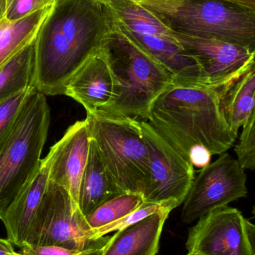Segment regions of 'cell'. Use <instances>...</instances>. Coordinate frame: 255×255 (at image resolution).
<instances>
[{
  "label": "cell",
  "instance_id": "obj_33",
  "mask_svg": "<svg viewBox=\"0 0 255 255\" xmlns=\"http://www.w3.org/2000/svg\"><path fill=\"white\" fill-rule=\"evenodd\" d=\"M15 255H22L21 254V253H16V254H15Z\"/></svg>",
  "mask_w": 255,
  "mask_h": 255
},
{
  "label": "cell",
  "instance_id": "obj_4",
  "mask_svg": "<svg viewBox=\"0 0 255 255\" xmlns=\"http://www.w3.org/2000/svg\"><path fill=\"white\" fill-rule=\"evenodd\" d=\"M140 4L176 32L255 50V10L223 0H149Z\"/></svg>",
  "mask_w": 255,
  "mask_h": 255
},
{
  "label": "cell",
  "instance_id": "obj_31",
  "mask_svg": "<svg viewBox=\"0 0 255 255\" xmlns=\"http://www.w3.org/2000/svg\"><path fill=\"white\" fill-rule=\"evenodd\" d=\"M96 1H100V2H101V1H103V0H96ZM130 1H136V2L141 3L143 2V1H149V0H130Z\"/></svg>",
  "mask_w": 255,
  "mask_h": 255
},
{
  "label": "cell",
  "instance_id": "obj_27",
  "mask_svg": "<svg viewBox=\"0 0 255 255\" xmlns=\"http://www.w3.org/2000/svg\"><path fill=\"white\" fill-rule=\"evenodd\" d=\"M20 250L19 253L22 255H79L85 251L70 250L55 245H25Z\"/></svg>",
  "mask_w": 255,
  "mask_h": 255
},
{
  "label": "cell",
  "instance_id": "obj_11",
  "mask_svg": "<svg viewBox=\"0 0 255 255\" xmlns=\"http://www.w3.org/2000/svg\"><path fill=\"white\" fill-rule=\"evenodd\" d=\"M175 38L197 61L207 88L220 89L255 65V50L238 43L176 31Z\"/></svg>",
  "mask_w": 255,
  "mask_h": 255
},
{
  "label": "cell",
  "instance_id": "obj_19",
  "mask_svg": "<svg viewBox=\"0 0 255 255\" xmlns=\"http://www.w3.org/2000/svg\"><path fill=\"white\" fill-rule=\"evenodd\" d=\"M119 194L112 184L94 139H90L89 154L79 192V208L86 217L97 207Z\"/></svg>",
  "mask_w": 255,
  "mask_h": 255
},
{
  "label": "cell",
  "instance_id": "obj_17",
  "mask_svg": "<svg viewBox=\"0 0 255 255\" xmlns=\"http://www.w3.org/2000/svg\"><path fill=\"white\" fill-rule=\"evenodd\" d=\"M101 2L107 7L114 22L126 31L177 40L175 31L140 3L130 0H103Z\"/></svg>",
  "mask_w": 255,
  "mask_h": 255
},
{
  "label": "cell",
  "instance_id": "obj_5",
  "mask_svg": "<svg viewBox=\"0 0 255 255\" xmlns=\"http://www.w3.org/2000/svg\"><path fill=\"white\" fill-rule=\"evenodd\" d=\"M90 136L119 194H143L151 177L149 151L140 121L127 117L87 114Z\"/></svg>",
  "mask_w": 255,
  "mask_h": 255
},
{
  "label": "cell",
  "instance_id": "obj_25",
  "mask_svg": "<svg viewBox=\"0 0 255 255\" xmlns=\"http://www.w3.org/2000/svg\"><path fill=\"white\" fill-rule=\"evenodd\" d=\"M57 0H0V19L16 20L55 4Z\"/></svg>",
  "mask_w": 255,
  "mask_h": 255
},
{
  "label": "cell",
  "instance_id": "obj_28",
  "mask_svg": "<svg viewBox=\"0 0 255 255\" xmlns=\"http://www.w3.org/2000/svg\"><path fill=\"white\" fill-rule=\"evenodd\" d=\"M13 245L7 239L0 238V255H15Z\"/></svg>",
  "mask_w": 255,
  "mask_h": 255
},
{
  "label": "cell",
  "instance_id": "obj_7",
  "mask_svg": "<svg viewBox=\"0 0 255 255\" xmlns=\"http://www.w3.org/2000/svg\"><path fill=\"white\" fill-rule=\"evenodd\" d=\"M89 231L85 217L68 191L49 181L25 245H55L82 251L101 248L110 238L91 240Z\"/></svg>",
  "mask_w": 255,
  "mask_h": 255
},
{
  "label": "cell",
  "instance_id": "obj_21",
  "mask_svg": "<svg viewBox=\"0 0 255 255\" xmlns=\"http://www.w3.org/2000/svg\"><path fill=\"white\" fill-rule=\"evenodd\" d=\"M34 41L0 67V103L34 87Z\"/></svg>",
  "mask_w": 255,
  "mask_h": 255
},
{
  "label": "cell",
  "instance_id": "obj_23",
  "mask_svg": "<svg viewBox=\"0 0 255 255\" xmlns=\"http://www.w3.org/2000/svg\"><path fill=\"white\" fill-rule=\"evenodd\" d=\"M163 210L173 211L172 208L166 206V205L144 202L137 209L135 210L133 212L123 218L120 219L111 224L107 225V226L100 228V229L89 231L88 236H89L90 239L94 240V241L100 239L111 232H118L121 229H125V228L129 227V226L141 221L143 219L146 218L148 216L152 215V214L159 212V211H163Z\"/></svg>",
  "mask_w": 255,
  "mask_h": 255
},
{
  "label": "cell",
  "instance_id": "obj_16",
  "mask_svg": "<svg viewBox=\"0 0 255 255\" xmlns=\"http://www.w3.org/2000/svg\"><path fill=\"white\" fill-rule=\"evenodd\" d=\"M130 34L164 66L172 74L175 85L205 87L199 64L178 40Z\"/></svg>",
  "mask_w": 255,
  "mask_h": 255
},
{
  "label": "cell",
  "instance_id": "obj_2",
  "mask_svg": "<svg viewBox=\"0 0 255 255\" xmlns=\"http://www.w3.org/2000/svg\"><path fill=\"white\" fill-rule=\"evenodd\" d=\"M147 122L188 160L197 147L220 155L238 137L223 115L218 90L207 87L172 85L156 100Z\"/></svg>",
  "mask_w": 255,
  "mask_h": 255
},
{
  "label": "cell",
  "instance_id": "obj_14",
  "mask_svg": "<svg viewBox=\"0 0 255 255\" xmlns=\"http://www.w3.org/2000/svg\"><path fill=\"white\" fill-rule=\"evenodd\" d=\"M50 152L40 160L38 167L26 181L11 203L0 215L7 239L15 247L25 246L34 216L49 184Z\"/></svg>",
  "mask_w": 255,
  "mask_h": 255
},
{
  "label": "cell",
  "instance_id": "obj_6",
  "mask_svg": "<svg viewBox=\"0 0 255 255\" xmlns=\"http://www.w3.org/2000/svg\"><path fill=\"white\" fill-rule=\"evenodd\" d=\"M49 124L46 95L32 88L0 148V215L38 167Z\"/></svg>",
  "mask_w": 255,
  "mask_h": 255
},
{
  "label": "cell",
  "instance_id": "obj_32",
  "mask_svg": "<svg viewBox=\"0 0 255 255\" xmlns=\"http://www.w3.org/2000/svg\"><path fill=\"white\" fill-rule=\"evenodd\" d=\"M187 255H200L198 254H194V253H188Z\"/></svg>",
  "mask_w": 255,
  "mask_h": 255
},
{
  "label": "cell",
  "instance_id": "obj_30",
  "mask_svg": "<svg viewBox=\"0 0 255 255\" xmlns=\"http://www.w3.org/2000/svg\"><path fill=\"white\" fill-rule=\"evenodd\" d=\"M103 247L85 250V251L82 252V253L79 255H102L103 253Z\"/></svg>",
  "mask_w": 255,
  "mask_h": 255
},
{
  "label": "cell",
  "instance_id": "obj_29",
  "mask_svg": "<svg viewBox=\"0 0 255 255\" xmlns=\"http://www.w3.org/2000/svg\"><path fill=\"white\" fill-rule=\"evenodd\" d=\"M223 1H229V2L234 3V4L247 7V8L255 10V0H223Z\"/></svg>",
  "mask_w": 255,
  "mask_h": 255
},
{
  "label": "cell",
  "instance_id": "obj_9",
  "mask_svg": "<svg viewBox=\"0 0 255 255\" xmlns=\"http://www.w3.org/2000/svg\"><path fill=\"white\" fill-rule=\"evenodd\" d=\"M247 174L229 153L202 168L184 202L181 220L193 223L217 208L247 197Z\"/></svg>",
  "mask_w": 255,
  "mask_h": 255
},
{
  "label": "cell",
  "instance_id": "obj_8",
  "mask_svg": "<svg viewBox=\"0 0 255 255\" xmlns=\"http://www.w3.org/2000/svg\"><path fill=\"white\" fill-rule=\"evenodd\" d=\"M148 145L151 177L143 193L144 201L172 210L184 203L195 179L194 166L161 136L149 123L140 121Z\"/></svg>",
  "mask_w": 255,
  "mask_h": 255
},
{
  "label": "cell",
  "instance_id": "obj_15",
  "mask_svg": "<svg viewBox=\"0 0 255 255\" xmlns=\"http://www.w3.org/2000/svg\"><path fill=\"white\" fill-rule=\"evenodd\" d=\"M171 211L163 210L118 231L103 247L102 255H156L163 226Z\"/></svg>",
  "mask_w": 255,
  "mask_h": 255
},
{
  "label": "cell",
  "instance_id": "obj_12",
  "mask_svg": "<svg viewBox=\"0 0 255 255\" xmlns=\"http://www.w3.org/2000/svg\"><path fill=\"white\" fill-rule=\"evenodd\" d=\"M89 127L86 118L76 121L51 147L49 181L64 187L79 206V192L90 148Z\"/></svg>",
  "mask_w": 255,
  "mask_h": 255
},
{
  "label": "cell",
  "instance_id": "obj_24",
  "mask_svg": "<svg viewBox=\"0 0 255 255\" xmlns=\"http://www.w3.org/2000/svg\"><path fill=\"white\" fill-rule=\"evenodd\" d=\"M255 112L243 126L242 133L235 151L238 163L242 169L254 170L255 168Z\"/></svg>",
  "mask_w": 255,
  "mask_h": 255
},
{
  "label": "cell",
  "instance_id": "obj_10",
  "mask_svg": "<svg viewBox=\"0 0 255 255\" xmlns=\"http://www.w3.org/2000/svg\"><path fill=\"white\" fill-rule=\"evenodd\" d=\"M189 231L186 248L200 255H255L254 225L236 208H217Z\"/></svg>",
  "mask_w": 255,
  "mask_h": 255
},
{
  "label": "cell",
  "instance_id": "obj_22",
  "mask_svg": "<svg viewBox=\"0 0 255 255\" xmlns=\"http://www.w3.org/2000/svg\"><path fill=\"white\" fill-rule=\"evenodd\" d=\"M144 201L140 193L127 192L117 195L97 207L85 217L90 231L111 224L137 209Z\"/></svg>",
  "mask_w": 255,
  "mask_h": 255
},
{
  "label": "cell",
  "instance_id": "obj_18",
  "mask_svg": "<svg viewBox=\"0 0 255 255\" xmlns=\"http://www.w3.org/2000/svg\"><path fill=\"white\" fill-rule=\"evenodd\" d=\"M220 106L235 134L255 112V65L238 79L218 89Z\"/></svg>",
  "mask_w": 255,
  "mask_h": 255
},
{
  "label": "cell",
  "instance_id": "obj_1",
  "mask_svg": "<svg viewBox=\"0 0 255 255\" xmlns=\"http://www.w3.org/2000/svg\"><path fill=\"white\" fill-rule=\"evenodd\" d=\"M112 25L100 1L57 0L34 40V88L64 95L72 75L101 46Z\"/></svg>",
  "mask_w": 255,
  "mask_h": 255
},
{
  "label": "cell",
  "instance_id": "obj_20",
  "mask_svg": "<svg viewBox=\"0 0 255 255\" xmlns=\"http://www.w3.org/2000/svg\"><path fill=\"white\" fill-rule=\"evenodd\" d=\"M53 5L16 20L0 19V67L32 43Z\"/></svg>",
  "mask_w": 255,
  "mask_h": 255
},
{
  "label": "cell",
  "instance_id": "obj_13",
  "mask_svg": "<svg viewBox=\"0 0 255 255\" xmlns=\"http://www.w3.org/2000/svg\"><path fill=\"white\" fill-rule=\"evenodd\" d=\"M115 82L101 46L87 58L72 75L64 89L67 96L95 114L115 97Z\"/></svg>",
  "mask_w": 255,
  "mask_h": 255
},
{
  "label": "cell",
  "instance_id": "obj_3",
  "mask_svg": "<svg viewBox=\"0 0 255 255\" xmlns=\"http://www.w3.org/2000/svg\"><path fill=\"white\" fill-rule=\"evenodd\" d=\"M101 49L115 79V97L95 114L149 121L156 100L175 85L172 74L113 19Z\"/></svg>",
  "mask_w": 255,
  "mask_h": 255
},
{
  "label": "cell",
  "instance_id": "obj_26",
  "mask_svg": "<svg viewBox=\"0 0 255 255\" xmlns=\"http://www.w3.org/2000/svg\"><path fill=\"white\" fill-rule=\"evenodd\" d=\"M32 88L21 91L0 103V148L10 133L19 110Z\"/></svg>",
  "mask_w": 255,
  "mask_h": 255
}]
</instances>
